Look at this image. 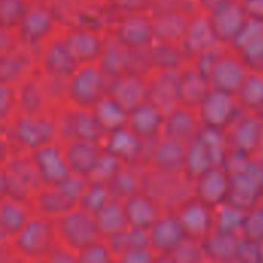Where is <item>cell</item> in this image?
<instances>
[{
	"instance_id": "47",
	"label": "cell",
	"mask_w": 263,
	"mask_h": 263,
	"mask_svg": "<svg viewBox=\"0 0 263 263\" xmlns=\"http://www.w3.org/2000/svg\"><path fill=\"white\" fill-rule=\"evenodd\" d=\"M171 259L174 263H200L208 260L203 240L186 237L171 254Z\"/></svg>"
},
{
	"instance_id": "13",
	"label": "cell",
	"mask_w": 263,
	"mask_h": 263,
	"mask_svg": "<svg viewBox=\"0 0 263 263\" xmlns=\"http://www.w3.org/2000/svg\"><path fill=\"white\" fill-rule=\"evenodd\" d=\"M112 31L129 48L149 46L156 40L153 15L148 11L125 12Z\"/></svg>"
},
{
	"instance_id": "34",
	"label": "cell",
	"mask_w": 263,
	"mask_h": 263,
	"mask_svg": "<svg viewBox=\"0 0 263 263\" xmlns=\"http://www.w3.org/2000/svg\"><path fill=\"white\" fill-rule=\"evenodd\" d=\"M145 165L137 163H123L114 177L108 182L112 199L125 202L131 196L142 191V177L145 173Z\"/></svg>"
},
{
	"instance_id": "30",
	"label": "cell",
	"mask_w": 263,
	"mask_h": 263,
	"mask_svg": "<svg viewBox=\"0 0 263 263\" xmlns=\"http://www.w3.org/2000/svg\"><path fill=\"white\" fill-rule=\"evenodd\" d=\"M17 88L18 112L23 114H52L54 108L37 77V72L22 82Z\"/></svg>"
},
{
	"instance_id": "28",
	"label": "cell",
	"mask_w": 263,
	"mask_h": 263,
	"mask_svg": "<svg viewBox=\"0 0 263 263\" xmlns=\"http://www.w3.org/2000/svg\"><path fill=\"white\" fill-rule=\"evenodd\" d=\"M103 148L119 157L123 163L139 165L142 153V137L129 126H123L105 136Z\"/></svg>"
},
{
	"instance_id": "29",
	"label": "cell",
	"mask_w": 263,
	"mask_h": 263,
	"mask_svg": "<svg viewBox=\"0 0 263 263\" xmlns=\"http://www.w3.org/2000/svg\"><path fill=\"white\" fill-rule=\"evenodd\" d=\"M185 163H186V143L162 134L153 153L149 166L160 168L171 173H185Z\"/></svg>"
},
{
	"instance_id": "6",
	"label": "cell",
	"mask_w": 263,
	"mask_h": 263,
	"mask_svg": "<svg viewBox=\"0 0 263 263\" xmlns=\"http://www.w3.org/2000/svg\"><path fill=\"white\" fill-rule=\"evenodd\" d=\"M43 45L20 42L14 49L0 54V80L12 86L34 76L40 69V54Z\"/></svg>"
},
{
	"instance_id": "10",
	"label": "cell",
	"mask_w": 263,
	"mask_h": 263,
	"mask_svg": "<svg viewBox=\"0 0 263 263\" xmlns=\"http://www.w3.org/2000/svg\"><path fill=\"white\" fill-rule=\"evenodd\" d=\"M82 63L74 55L72 49L69 48L63 26L43 45L40 54V69L49 74L71 77Z\"/></svg>"
},
{
	"instance_id": "60",
	"label": "cell",
	"mask_w": 263,
	"mask_h": 263,
	"mask_svg": "<svg viewBox=\"0 0 263 263\" xmlns=\"http://www.w3.org/2000/svg\"><path fill=\"white\" fill-rule=\"evenodd\" d=\"M114 6L122 9L123 12L131 11H148L151 9L154 0H109Z\"/></svg>"
},
{
	"instance_id": "45",
	"label": "cell",
	"mask_w": 263,
	"mask_h": 263,
	"mask_svg": "<svg viewBox=\"0 0 263 263\" xmlns=\"http://www.w3.org/2000/svg\"><path fill=\"white\" fill-rule=\"evenodd\" d=\"M213 166L214 163H213L211 154L200 137H196L193 142L186 145L185 173L188 176H191L193 179H197L199 176H202L205 171H208Z\"/></svg>"
},
{
	"instance_id": "23",
	"label": "cell",
	"mask_w": 263,
	"mask_h": 263,
	"mask_svg": "<svg viewBox=\"0 0 263 263\" xmlns=\"http://www.w3.org/2000/svg\"><path fill=\"white\" fill-rule=\"evenodd\" d=\"M62 148L71 173L86 177L91 176L100 154L103 153V143L85 139L69 140L66 143H62Z\"/></svg>"
},
{
	"instance_id": "1",
	"label": "cell",
	"mask_w": 263,
	"mask_h": 263,
	"mask_svg": "<svg viewBox=\"0 0 263 263\" xmlns=\"http://www.w3.org/2000/svg\"><path fill=\"white\" fill-rule=\"evenodd\" d=\"M9 243L25 263L46 262L48 256L59 243L55 220L34 214Z\"/></svg>"
},
{
	"instance_id": "35",
	"label": "cell",
	"mask_w": 263,
	"mask_h": 263,
	"mask_svg": "<svg viewBox=\"0 0 263 263\" xmlns=\"http://www.w3.org/2000/svg\"><path fill=\"white\" fill-rule=\"evenodd\" d=\"M125 208H126L129 225L145 230H149L163 214L162 206L142 191L126 199Z\"/></svg>"
},
{
	"instance_id": "16",
	"label": "cell",
	"mask_w": 263,
	"mask_h": 263,
	"mask_svg": "<svg viewBox=\"0 0 263 263\" xmlns=\"http://www.w3.org/2000/svg\"><path fill=\"white\" fill-rule=\"evenodd\" d=\"M231 48L240 54L251 71L263 72V20L248 18Z\"/></svg>"
},
{
	"instance_id": "41",
	"label": "cell",
	"mask_w": 263,
	"mask_h": 263,
	"mask_svg": "<svg viewBox=\"0 0 263 263\" xmlns=\"http://www.w3.org/2000/svg\"><path fill=\"white\" fill-rule=\"evenodd\" d=\"M151 57L153 65L157 69H173V68H185L190 63L185 51L177 43L154 40L151 45Z\"/></svg>"
},
{
	"instance_id": "37",
	"label": "cell",
	"mask_w": 263,
	"mask_h": 263,
	"mask_svg": "<svg viewBox=\"0 0 263 263\" xmlns=\"http://www.w3.org/2000/svg\"><path fill=\"white\" fill-rule=\"evenodd\" d=\"M94 216L100 237L105 240L119 234L129 225L125 202L117 199H111L109 202H106L97 213H94Z\"/></svg>"
},
{
	"instance_id": "22",
	"label": "cell",
	"mask_w": 263,
	"mask_h": 263,
	"mask_svg": "<svg viewBox=\"0 0 263 263\" xmlns=\"http://www.w3.org/2000/svg\"><path fill=\"white\" fill-rule=\"evenodd\" d=\"M217 42H219V39L213 28L210 14L199 12L197 15L191 17L188 31H186L180 46L191 62L193 59H196L199 54H202L203 51H206Z\"/></svg>"
},
{
	"instance_id": "62",
	"label": "cell",
	"mask_w": 263,
	"mask_h": 263,
	"mask_svg": "<svg viewBox=\"0 0 263 263\" xmlns=\"http://www.w3.org/2000/svg\"><path fill=\"white\" fill-rule=\"evenodd\" d=\"M230 0H199L202 11L206 14H213L214 11H217L219 8H222L225 3H228Z\"/></svg>"
},
{
	"instance_id": "40",
	"label": "cell",
	"mask_w": 263,
	"mask_h": 263,
	"mask_svg": "<svg viewBox=\"0 0 263 263\" xmlns=\"http://www.w3.org/2000/svg\"><path fill=\"white\" fill-rule=\"evenodd\" d=\"M108 245L116 257V262L117 259L134 250V248H142V247H151V242H149V230H145V228H139V227H134V225H128L123 231H120L119 234L109 237L108 240Z\"/></svg>"
},
{
	"instance_id": "33",
	"label": "cell",
	"mask_w": 263,
	"mask_h": 263,
	"mask_svg": "<svg viewBox=\"0 0 263 263\" xmlns=\"http://www.w3.org/2000/svg\"><path fill=\"white\" fill-rule=\"evenodd\" d=\"M34 214H40L49 219H59L62 214L69 211L74 205L57 185H45L40 188L31 200Z\"/></svg>"
},
{
	"instance_id": "50",
	"label": "cell",
	"mask_w": 263,
	"mask_h": 263,
	"mask_svg": "<svg viewBox=\"0 0 263 263\" xmlns=\"http://www.w3.org/2000/svg\"><path fill=\"white\" fill-rule=\"evenodd\" d=\"M122 165H123V162L119 157H116L114 154H111L109 151H106L103 148V153L100 154V157L89 176V180L108 183L114 177V174L120 170Z\"/></svg>"
},
{
	"instance_id": "32",
	"label": "cell",
	"mask_w": 263,
	"mask_h": 263,
	"mask_svg": "<svg viewBox=\"0 0 263 263\" xmlns=\"http://www.w3.org/2000/svg\"><path fill=\"white\" fill-rule=\"evenodd\" d=\"M211 88L213 86L210 79L202 71H199L193 62H190L182 71L180 103L197 109Z\"/></svg>"
},
{
	"instance_id": "2",
	"label": "cell",
	"mask_w": 263,
	"mask_h": 263,
	"mask_svg": "<svg viewBox=\"0 0 263 263\" xmlns=\"http://www.w3.org/2000/svg\"><path fill=\"white\" fill-rule=\"evenodd\" d=\"M57 142L66 143L74 139H85L103 143L106 136L92 108L76 106L71 102L54 111Z\"/></svg>"
},
{
	"instance_id": "12",
	"label": "cell",
	"mask_w": 263,
	"mask_h": 263,
	"mask_svg": "<svg viewBox=\"0 0 263 263\" xmlns=\"http://www.w3.org/2000/svg\"><path fill=\"white\" fill-rule=\"evenodd\" d=\"M250 68L237 51L230 48L225 55L216 63L210 74V82L213 88L236 94L242 88L243 82L250 74Z\"/></svg>"
},
{
	"instance_id": "49",
	"label": "cell",
	"mask_w": 263,
	"mask_h": 263,
	"mask_svg": "<svg viewBox=\"0 0 263 263\" xmlns=\"http://www.w3.org/2000/svg\"><path fill=\"white\" fill-rule=\"evenodd\" d=\"M116 257L105 239H99L77 253V263H111Z\"/></svg>"
},
{
	"instance_id": "25",
	"label": "cell",
	"mask_w": 263,
	"mask_h": 263,
	"mask_svg": "<svg viewBox=\"0 0 263 263\" xmlns=\"http://www.w3.org/2000/svg\"><path fill=\"white\" fill-rule=\"evenodd\" d=\"M34 216L31 202L2 196L0 199V236L2 242H9Z\"/></svg>"
},
{
	"instance_id": "27",
	"label": "cell",
	"mask_w": 263,
	"mask_h": 263,
	"mask_svg": "<svg viewBox=\"0 0 263 263\" xmlns=\"http://www.w3.org/2000/svg\"><path fill=\"white\" fill-rule=\"evenodd\" d=\"M128 57L129 46H126L114 31H106L103 35V46L97 63L108 76V79H114L128 72Z\"/></svg>"
},
{
	"instance_id": "31",
	"label": "cell",
	"mask_w": 263,
	"mask_h": 263,
	"mask_svg": "<svg viewBox=\"0 0 263 263\" xmlns=\"http://www.w3.org/2000/svg\"><path fill=\"white\" fill-rule=\"evenodd\" d=\"M182 174L183 173H171L160 168L146 166L142 177V193L157 202L163 210V205L170 199Z\"/></svg>"
},
{
	"instance_id": "14",
	"label": "cell",
	"mask_w": 263,
	"mask_h": 263,
	"mask_svg": "<svg viewBox=\"0 0 263 263\" xmlns=\"http://www.w3.org/2000/svg\"><path fill=\"white\" fill-rule=\"evenodd\" d=\"M31 156L45 185H57L71 174L62 143L57 140L31 151Z\"/></svg>"
},
{
	"instance_id": "3",
	"label": "cell",
	"mask_w": 263,
	"mask_h": 263,
	"mask_svg": "<svg viewBox=\"0 0 263 263\" xmlns=\"http://www.w3.org/2000/svg\"><path fill=\"white\" fill-rule=\"evenodd\" d=\"M9 131L14 142L25 151H34L57 140V129L52 114L18 112L11 122L2 123Z\"/></svg>"
},
{
	"instance_id": "21",
	"label": "cell",
	"mask_w": 263,
	"mask_h": 263,
	"mask_svg": "<svg viewBox=\"0 0 263 263\" xmlns=\"http://www.w3.org/2000/svg\"><path fill=\"white\" fill-rule=\"evenodd\" d=\"M63 34L69 48L72 49L74 55L80 63H89L99 60L103 46L105 32L85 26L69 25V26H63Z\"/></svg>"
},
{
	"instance_id": "19",
	"label": "cell",
	"mask_w": 263,
	"mask_h": 263,
	"mask_svg": "<svg viewBox=\"0 0 263 263\" xmlns=\"http://www.w3.org/2000/svg\"><path fill=\"white\" fill-rule=\"evenodd\" d=\"M202 126L203 123L199 116V111L196 108L180 103L166 114L163 134L188 145L196 137H199Z\"/></svg>"
},
{
	"instance_id": "5",
	"label": "cell",
	"mask_w": 263,
	"mask_h": 263,
	"mask_svg": "<svg viewBox=\"0 0 263 263\" xmlns=\"http://www.w3.org/2000/svg\"><path fill=\"white\" fill-rule=\"evenodd\" d=\"M109 79L97 62L82 63L69 77V102L76 106L94 108L108 92Z\"/></svg>"
},
{
	"instance_id": "56",
	"label": "cell",
	"mask_w": 263,
	"mask_h": 263,
	"mask_svg": "<svg viewBox=\"0 0 263 263\" xmlns=\"http://www.w3.org/2000/svg\"><path fill=\"white\" fill-rule=\"evenodd\" d=\"M236 262H263V243L253 242V240H248V239L240 237V243H239Z\"/></svg>"
},
{
	"instance_id": "43",
	"label": "cell",
	"mask_w": 263,
	"mask_h": 263,
	"mask_svg": "<svg viewBox=\"0 0 263 263\" xmlns=\"http://www.w3.org/2000/svg\"><path fill=\"white\" fill-rule=\"evenodd\" d=\"M239 103L243 109L251 112L263 111V72L250 71L247 80L237 92Z\"/></svg>"
},
{
	"instance_id": "38",
	"label": "cell",
	"mask_w": 263,
	"mask_h": 263,
	"mask_svg": "<svg viewBox=\"0 0 263 263\" xmlns=\"http://www.w3.org/2000/svg\"><path fill=\"white\" fill-rule=\"evenodd\" d=\"M239 234L213 231L208 237L203 239V248L208 260L211 262H236L237 250L240 243Z\"/></svg>"
},
{
	"instance_id": "51",
	"label": "cell",
	"mask_w": 263,
	"mask_h": 263,
	"mask_svg": "<svg viewBox=\"0 0 263 263\" xmlns=\"http://www.w3.org/2000/svg\"><path fill=\"white\" fill-rule=\"evenodd\" d=\"M240 236L243 239L263 243V203H259L247 211Z\"/></svg>"
},
{
	"instance_id": "54",
	"label": "cell",
	"mask_w": 263,
	"mask_h": 263,
	"mask_svg": "<svg viewBox=\"0 0 263 263\" xmlns=\"http://www.w3.org/2000/svg\"><path fill=\"white\" fill-rule=\"evenodd\" d=\"M18 114L17 88L2 82L0 85V119L2 123L11 122Z\"/></svg>"
},
{
	"instance_id": "44",
	"label": "cell",
	"mask_w": 263,
	"mask_h": 263,
	"mask_svg": "<svg viewBox=\"0 0 263 263\" xmlns=\"http://www.w3.org/2000/svg\"><path fill=\"white\" fill-rule=\"evenodd\" d=\"M247 211L228 202L214 208V230L231 234H242Z\"/></svg>"
},
{
	"instance_id": "52",
	"label": "cell",
	"mask_w": 263,
	"mask_h": 263,
	"mask_svg": "<svg viewBox=\"0 0 263 263\" xmlns=\"http://www.w3.org/2000/svg\"><path fill=\"white\" fill-rule=\"evenodd\" d=\"M153 69H154V65H153V57H151V45L149 46L129 48L128 72L148 77V74Z\"/></svg>"
},
{
	"instance_id": "63",
	"label": "cell",
	"mask_w": 263,
	"mask_h": 263,
	"mask_svg": "<svg viewBox=\"0 0 263 263\" xmlns=\"http://www.w3.org/2000/svg\"><path fill=\"white\" fill-rule=\"evenodd\" d=\"M262 203H263V202H262Z\"/></svg>"
},
{
	"instance_id": "15",
	"label": "cell",
	"mask_w": 263,
	"mask_h": 263,
	"mask_svg": "<svg viewBox=\"0 0 263 263\" xmlns=\"http://www.w3.org/2000/svg\"><path fill=\"white\" fill-rule=\"evenodd\" d=\"M186 237L188 236L176 213H163L149 228L151 248L157 256H171Z\"/></svg>"
},
{
	"instance_id": "36",
	"label": "cell",
	"mask_w": 263,
	"mask_h": 263,
	"mask_svg": "<svg viewBox=\"0 0 263 263\" xmlns=\"http://www.w3.org/2000/svg\"><path fill=\"white\" fill-rule=\"evenodd\" d=\"M190 20L191 18L179 9L154 15L153 25H154L156 40L180 45L188 31Z\"/></svg>"
},
{
	"instance_id": "18",
	"label": "cell",
	"mask_w": 263,
	"mask_h": 263,
	"mask_svg": "<svg viewBox=\"0 0 263 263\" xmlns=\"http://www.w3.org/2000/svg\"><path fill=\"white\" fill-rule=\"evenodd\" d=\"M176 214L188 237L203 240L214 231V208L197 197L185 203Z\"/></svg>"
},
{
	"instance_id": "61",
	"label": "cell",
	"mask_w": 263,
	"mask_h": 263,
	"mask_svg": "<svg viewBox=\"0 0 263 263\" xmlns=\"http://www.w3.org/2000/svg\"><path fill=\"white\" fill-rule=\"evenodd\" d=\"M242 5L250 18L263 20V0H243Z\"/></svg>"
},
{
	"instance_id": "59",
	"label": "cell",
	"mask_w": 263,
	"mask_h": 263,
	"mask_svg": "<svg viewBox=\"0 0 263 263\" xmlns=\"http://www.w3.org/2000/svg\"><path fill=\"white\" fill-rule=\"evenodd\" d=\"M48 263H77V251L63 245L60 240L46 259Z\"/></svg>"
},
{
	"instance_id": "39",
	"label": "cell",
	"mask_w": 263,
	"mask_h": 263,
	"mask_svg": "<svg viewBox=\"0 0 263 263\" xmlns=\"http://www.w3.org/2000/svg\"><path fill=\"white\" fill-rule=\"evenodd\" d=\"M92 109L106 134L116 129H120L123 126H128L129 112L119 102H116L109 94H105L94 105Z\"/></svg>"
},
{
	"instance_id": "17",
	"label": "cell",
	"mask_w": 263,
	"mask_h": 263,
	"mask_svg": "<svg viewBox=\"0 0 263 263\" xmlns=\"http://www.w3.org/2000/svg\"><path fill=\"white\" fill-rule=\"evenodd\" d=\"M106 94H109L129 112L148 99V80L145 76L125 72L109 79Z\"/></svg>"
},
{
	"instance_id": "42",
	"label": "cell",
	"mask_w": 263,
	"mask_h": 263,
	"mask_svg": "<svg viewBox=\"0 0 263 263\" xmlns=\"http://www.w3.org/2000/svg\"><path fill=\"white\" fill-rule=\"evenodd\" d=\"M199 137L208 148L214 166H225V162L228 159V154L231 151L228 133L227 129L213 128V126H202Z\"/></svg>"
},
{
	"instance_id": "48",
	"label": "cell",
	"mask_w": 263,
	"mask_h": 263,
	"mask_svg": "<svg viewBox=\"0 0 263 263\" xmlns=\"http://www.w3.org/2000/svg\"><path fill=\"white\" fill-rule=\"evenodd\" d=\"M31 0H0V26L18 28Z\"/></svg>"
},
{
	"instance_id": "4",
	"label": "cell",
	"mask_w": 263,
	"mask_h": 263,
	"mask_svg": "<svg viewBox=\"0 0 263 263\" xmlns=\"http://www.w3.org/2000/svg\"><path fill=\"white\" fill-rule=\"evenodd\" d=\"M59 240L74 251H80L89 243L102 239L94 213L77 205L55 219Z\"/></svg>"
},
{
	"instance_id": "55",
	"label": "cell",
	"mask_w": 263,
	"mask_h": 263,
	"mask_svg": "<svg viewBox=\"0 0 263 263\" xmlns=\"http://www.w3.org/2000/svg\"><path fill=\"white\" fill-rule=\"evenodd\" d=\"M52 8L59 23L62 26H69L74 22L76 14L79 12L83 0H46Z\"/></svg>"
},
{
	"instance_id": "11",
	"label": "cell",
	"mask_w": 263,
	"mask_h": 263,
	"mask_svg": "<svg viewBox=\"0 0 263 263\" xmlns=\"http://www.w3.org/2000/svg\"><path fill=\"white\" fill-rule=\"evenodd\" d=\"M183 68L157 69L154 68L148 80V99L160 106L165 114L180 105V80Z\"/></svg>"
},
{
	"instance_id": "26",
	"label": "cell",
	"mask_w": 263,
	"mask_h": 263,
	"mask_svg": "<svg viewBox=\"0 0 263 263\" xmlns=\"http://www.w3.org/2000/svg\"><path fill=\"white\" fill-rule=\"evenodd\" d=\"M165 111L157 106L154 102L146 99L137 108L129 111L128 126L137 133L142 139L145 137H156L163 134L165 126Z\"/></svg>"
},
{
	"instance_id": "20",
	"label": "cell",
	"mask_w": 263,
	"mask_h": 263,
	"mask_svg": "<svg viewBox=\"0 0 263 263\" xmlns=\"http://www.w3.org/2000/svg\"><path fill=\"white\" fill-rule=\"evenodd\" d=\"M219 42L231 45L248 22V14L239 0H230L222 8L210 14Z\"/></svg>"
},
{
	"instance_id": "58",
	"label": "cell",
	"mask_w": 263,
	"mask_h": 263,
	"mask_svg": "<svg viewBox=\"0 0 263 263\" xmlns=\"http://www.w3.org/2000/svg\"><path fill=\"white\" fill-rule=\"evenodd\" d=\"M22 42L18 28L12 26H0V54H5L14 49Z\"/></svg>"
},
{
	"instance_id": "7",
	"label": "cell",
	"mask_w": 263,
	"mask_h": 263,
	"mask_svg": "<svg viewBox=\"0 0 263 263\" xmlns=\"http://www.w3.org/2000/svg\"><path fill=\"white\" fill-rule=\"evenodd\" d=\"M60 28L62 25L46 0H31L28 11L18 25V32L26 43L45 45Z\"/></svg>"
},
{
	"instance_id": "53",
	"label": "cell",
	"mask_w": 263,
	"mask_h": 263,
	"mask_svg": "<svg viewBox=\"0 0 263 263\" xmlns=\"http://www.w3.org/2000/svg\"><path fill=\"white\" fill-rule=\"evenodd\" d=\"M231 48V45H227L223 42H217L216 45H213L211 48H208L206 51H203L202 54H199L196 59H193L191 62L197 66L199 71H202L208 79L210 74L213 71V68L216 66V63L225 55V52Z\"/></svg>"
},
{
	"instance_id": "9",
	"label": "cell",
	"mask_w": 263,
	"mask_h": 263,
	"mask_svg": "<svg viewBox=\"0 0 263 263\" xmlns=\"http://www.w3.org/2000/svg\"><path fill=\"white\" fill-rule=\"evenodd\" d=\"M230 148L245 156H257L263 143V117L242 108L234 123L227 129Z\"/></svg>"
},
{
	"instance_id": "24",
	"label": "cell",
	"mask_w": 263,
	"mask_h": 263,
	"mask_svg": "<svg viewBox=\"0 0 263 263\" xmlns=\"http://www.w3.org/2000/svg\"><path fill=\"white\" fill-rule=\"evenodd\" d=\"M197 199L216 208L227 202L230 193V173L225 166H213L196 179Z\"/></svg>"
},
{
	"instance_id": "57",
	"label": "cell",
	"mask_w": 263,
	"mask_h": 263,
	"mask_svg": "<svg viewBox=\"0 0 263 263\" xmlns=\"http://www.w3.org/2000/svg\"><path fill=\"white\" fill-rule=\"evenodd\" d=\"M157 260V254L151 247L134 248L125 254H122L117 262L120 263H154Z\"/></svg>"
},
{
	"instance_id": "8",
	"label": "cell",
	"mask_w": 263,
	"mask_h": 263,
	"mask_svg": "<svg viewBox=\"0 0 263 263\" xmlns=\"http://www.w3.org/2000/svg\"><path fill=\"white\" fill-rule=\"evenodd\" d=\"M197 111L205 126L228 129L240 114L242 106L236 94L211 88Z\"/></svg>"
},
{
	"instance_id": "46",
	"label": "cell",
	"mask_w": 263,
	"mask_h": 263,
	"mask_svg": "<svg viewBox=\"0 0 263 263\" xmlns=\"http://www.w3.org/2000/svg\"><path fill=\"white\" fill-rule=\"evenodd\" d=\"M111 199H112V196H111L108 183L89 180V185L85 190L79 205L83 206L85 210L91 211V213H97Z\"/></svg>"
}]
</instances>
